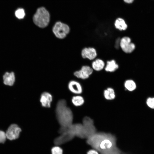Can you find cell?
Masks as SVG:
<instances>
[{"label":"cell","instance_id":"7c38bea8","mask_svg":"<svg viewBox=\"0 0 154 154\" xmlns=\"http://www.w3.org/2000/svg\"><path fill=\"white\" fill-rule=\"evenodd\" d=\"M52 100V96L49 93L44 92L41 94L40 101L42 107L46 108H50Z\"/></svg>","mask_w":154,"mask_h":154},{"label":"cell","instance_id":"277c9868","mask_svg":"<svg viewBox=\"0 0 154 154\" xmlns=\"http://www.w3.org/2000/svg\"><path fill=\"white\" fill-rule=\"evenodd\" d=\"M70 28L67 24L60 22H56L53 26L52 31L55 37L59 39L65 38L70 32Z\"/></svg>","mask_w":154,"mask_h":154},{"label":"cell","instance_id":"603a6c76","mask_svg":"<svg viewBox=\"0 0 154 154\" xmlns=\"http://www.w3.org/2000/svg\"><path fill=\"white\" fill-rule=\"evenodd\" d=\"M147 106L150 108L154 109V98H149L146 101Z\"/></svg>","mask_w":154,"mask_h":154},{"label":"cell","instance_id":"4316f807","mask_svg":"<svg viewBox=\"0 0 154 154\" xmlns=\"http://www.w3.org/2000/svg\"><path fill=\"white\" fill-rule=\"evenodd\" d=\"M134 0H124V1L127 3H132Z\"/></svg>","mask_w":154,"mask_h":154},{"label":"cell","instance_id":"4fadbf2b","mask_svg":"<svg viewBox=\"0 0 154 154\" xmlns=\"http://www.w3.org/2000/svg\"><path fill=\"white\" fill-rule=\"evenodd\" d=\"M69 90L72 92L76 94H80L82 92V88L80 84L78 82L72 80L70 81L68 84Z\"/></svg>","mask_w":154,"mask_h":154},{"label":"cell","instance_id":"7a4b0ae2","mask_svg":"<svg viewBox=\"0 0 154 154\" xmlns=\"http://www.w3.org/2000/svg\"><path fill=\"white\" fill-rule=\"evenodd\" d=\"M56 117L61 126L68 127L72 124L73 114L70 109L67 106L65 100H59L56 109Z\"/></svg>","mask_w":154,"mask_h":154},{"label":"cell","instance_id":"30bf717a","mask_svg":"<svg viewBox=\"0 0 154 154\" xmlns=\"http://www.w3.org/2000/svg\"><path fill=\"white\" fill-rule=\"evenodd\" d=\"M75 137L72 133L68 131L61 133L60 136L56 138L54 143L56 145H59L71 141Z\"/></svg>","mask_w":154,"mask_h":154},{"label":"cell","instance_id":"ba28073f","mask_svg":"<svg viewBox=\"0 0 154 154\" xmlns=\"http://www.w3.org/2000/svg\"><path fill=\"white\" fill-rule=\"evenodd\" d=\"M82 124L85 128L87 138L96 132L94 121L89 117H84L83 119Z\"/></svg>","mask_w":154,"mask_h":154},{"label":"cell","instance_id":"3957f363","mask_svg":"<svg viewBox=\"0 0 154 154\" xmlns=\"http://www.w3.org/2000/svg\"><path fill=\"white\" fill-rule=\"evenodd\" d=\"M33 21L35 24L40 28L46 27L50 21V15L44 7L38 8L34 15Z\"/></svg>","mask_w":154,"mask_h":154},{"label":"cell","instance_id":"2e32d148","mask_svg":"<svg viewBox=\"0 0 154 154\" xmlns=\"http://www.w3.org/2000/svg\"><path fill=\"white\" fill-rule=\"evenodd\" d=\"M15 76L13 72H6L3 76V82L6 85L12 86L15 81Z\"/></svg>","mask_w":154,"mask_h":154},{"label":"cell","instance_id":"484cf974","mask_svg":"<svg viewBox=\"0 0 154 154\" xmlns=\"http://www.w3.org/2000/svg\"><path fill=\"white\" fill-rule=\"evenodd\" d=\"M87 154H98V153L96 150H90L87 152Z\"/></svg>","mask_w":154,"mask_h":154},{"label":"cell","instance_id":"8fae6325","mask_svg":"<svg viewBox=\"0 0 154 154\" xmlns=\"http://www.w3.org/2000/svg\"><path fill=\"white\" fill-rule=\"evenodd\" d=\"M21 129L16 124L11 125L8 128L6 133L7 138L12 140L16 139L19 137Z\"/></svg>","mask_w":154,"mask_h":154},{"label":"cell","instance_id":"44dd1931","mask_svg":"<svg viewBox=\"0 0 154 154\" xmlns=\"http://www.w3.org/2000/svg\"><path fill=\"white\" fill-rule=\"evenodd\" d=\"M51 153V154H63V150L59 145H56L52 148Z\"/></svg>","mask_w":154,"mask_h":154},{"label":"cell","instance_id":"d6986e66","mask_svg":"<svg viewBox=\"0 0 154 154\" xmlns=\"http://www.w3.org/2000/svg\"><path fill=\"white\" fill-rule=\"evenodd\" d=\"M124 85L125 88L129 91L134 90L136 88L135 82L131 79L126 80L124 82Z\"/></svg>","mask_w":154,"mask_h":154},{"label":"cell","instance_id":"ffe728a7","mask_svg":"<svg viewBox=\"0 0 154 154\" xmlns=\"http://www.w3.org/2000/svg\"><path fill=\"white\" fill-rule=\"evenodd\" d=\"M72 102L73 105L76 106H79L82 105L84 100L82 97L80 96H76L72 97Z\"/></svg>","mask_w":154,"mask_h":154},{"label":"cell","instance_id":"d4e9b609","mask_svg":"<svg viewBox=\"0 0 154 154\" xmlns=\"http://www.w3.org/2000/svg\"><path fill=\"white\" fill-rule=\"evenodd\" d=\"M120 38H118L116 39L115 42V47L116 48H119V41Z\"/></svg>","mask_w":154,"mask_h":154},{"label":"cell","instance_id":"9c48e42d","mask_svg":"<svg viewBox=\"0 0 154 154\" xmlns=\"http://www.w3.org/2000/svg\"><path fill=\"white\" fill-rule=\"evenodd\" d=\"M81 56L82 58L92 61L97 56V52L96 49L93 47H85L81 50Z\"/></svg>","mask_w":154,"mask_h":154},{"label":"cell","instance_id":"cb8c5ba5","mask_svg":"<svg viewBox=\"0 0 154 154\" xmlns=\"http://www.w3.org/2000/svg\"><path fill=\"white\" fill-rule=\"evenodd\" d=\"M6 138V133L3 131H0V143H4Z\"/></svg>","mask_w":154,"mask_h":154},{"label":"cell","instance_id":"ac0fdd59","mask_svg":"<svg viewBox=\"0 0 154 154\" xmlns=\"http://www.w3.org/2000/svg\"><path fill=\"white\" fill-rule=\"evenodd\" d=\"M104 96L105 98L108 100L114 99L116 97L114 89L112 88H108L104 92Z\"/></svg>","mask_w":154,"mask_h":154},{"label":"cell","instance_id":"7402d4cb","mask_svg":"<svg viewBox=\"0 0 154 154\" xmlns=\"http://www.w3.org/2000/svg\"><path fill=\"white\" fill-rule=\"evenodd\" d=\"M15 14L16 17L19 19L23 18L25 15V11L23 9H19L17 10Z\"/></svg>","mask_w":154,"mask_h":154},{"label":"cell","instance_id":"5b68a950","mask_svg":"<svg viewBox=\"0 0 154 154\" xmlns=\"http://www.w3.org/2000/svg\"><path fill=\"white\" fill-rule=\"evenodd\" d=\"M119 48L125 53L129 54L135 50V45L131 42V38L129 37L125 36L120 38Z\"/></svg>","mask_w":154,"mask_h":154},{"label":"cell","instance_id":"8992f818","mask_svg":"<svg viewBox=\"0 0 154 154\" xmlns=\"http://www.w3.org/2000/svg\"><path fill=\"white\" fill-rule=\"evenodd\" d=\"M72 133L75 136L81 138H87V135L82 124L77 123L72 124L67 127V131Z\"/></svg>","mask_w":154,"mask_h":154},{"label":"cell","instance_id":"5bb4252c","mask_svg":"<svg viewBox=\"0 0 154 154\" xmlns=\"http://www.w3.org/2000/svg\"><path fill=\"white\" fill-rule=\"evenodd\" d=\"M105 64L106 63L103 59L96 58L92 61L91 67L93 70L99 72L104 69Z\"/></svg>","mask_w":154,"mask_h":154},{"label":"cell","instance_id":"6da1fadb","mask_svg":"<svg viewBox=\"0 0 154 154\" xmlns=\"http://www.w3.org/2000/svg\"><path fill=\"white\" fill-rule=\"evenodd\" d=\"M86 141L101 154H127L117 147L116 137L110 133L96 132L87 138Z\"/></svg>","mask_w":154,"mask_h":154},{"label":"cell","instance_id":"e0dca14e","mask_svg":"<svg viewBox=\"0 0 154 154\" xmlns=\"http://www.w3.org/2000/svg\"><path fill=\"white\" fill-rule=\"evenodd\" d=\"M114 25L115 28L120 31H125L127 28V25L124 20L120 18L116 20Z\"/></svg>","mask_w":154,"mask_h":154},{"label":"cell","instance_id":"52a82bcc","mask_svg":"<svg viewBox=\"0 0 154 154\" xmlns=\"http://www.w3.org/2000/svg\"><path fill=\"white\" fill-rule=\"evenodd\" d=\"M93 71L91 66L88 65H84L80 69L75 71L73 74L77 78L86 80L90 77L93 74Z\"/></svg>","mask_w":154,"mask_h":154},{"label":"cell","instance_id":"9a60e30c","mask_svg":"<svg viewBox=\"0 0 154 154\" xmlns=\"http://www.w3.org/2000/svg\"><path fill=\"white\" fill-rule=\"evenodd\" d=\"M119 68V65L114 59L107 60L104 68L107 72L112 73L116 71Z\"/></svg>","mask_w":154,"mask_h":154}]
</instances>
